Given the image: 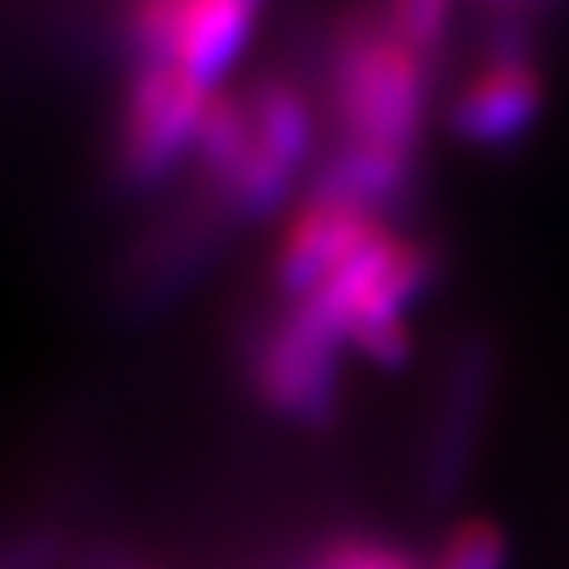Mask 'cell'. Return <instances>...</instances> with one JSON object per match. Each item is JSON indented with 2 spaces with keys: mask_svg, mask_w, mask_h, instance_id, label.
I'll list each match as a JSON object with an SVG mask.
<instances>
[{
  "mask_svg": "<svg viewBox=\"0 0 569 569\" xmlns=\"http://www.w3.org/2000/svg\"><path fill=\"white\" fill-rule=\"evenodd\" d=\"M326 119L291 77L220 89L203 114L190 178L224 224H270L296 207V190L321 161Z\"/></svg>",
  "mask_w": 569,
  "mask_h": 569,
  "instance_id": "obj_1",
  "label": "cell"
},
{
  "mask_svg": "<svg viewBox=\"0 0 569 569\" xmlns=\"http://www.w3.org/2000/svg\"><path fill=\"white\" fill-rule=\"evenodd\" d=\"M321 106L329 143L422 164L435 110V63L397 39L380 9L346 13L326 42Z\"/></svg>",
  "mask_w": 569,
  "mask_h": 569,
  "instance_id": "obj_2",
  "label": "cell"
},
{
  "mask_svg": "<svg viewBox=\"0 0 569 569\" xmlns=\"http://www.w3.org/2000/svg\"><path fill=\"white\" fill-rule=\"evenodd\" d=\"M435 279V249L388 224L338 274H329L296 305L321 329H329L346 346V355H359L380 371H401L413 359L409 312L427 300Z\"/></svg>",
  "mask_w": 569,
  "mask_h": 569,
  "instance_id": "obj_3",
  "label": "cell"
},
{
  "mask_svg": "<svg viewBox=\"0 0 569 569\" xmlns=\"http://www.w3.org/2000/svg\"><path fill=\"white\" fill-rule=\"evenodd\" d=\"M244 380L270 418L300 430H326L342 409L346 346L300 305H279L258 321L244 346Z\"/></svg>",
  "mask_w": 569,
  "mask_h": 569,
  "instance_id": "obj_4",
  "label": "cell"
},
{
  "mask_svg": "<svg viewBox=\"0 0 569 569\" xmlns=\"http://www.w3.org/2000/svg\"><path fill=\"white\" fill-rule=\"evenodd\" d=\"M216 93L169 63H131L114 131V178L148 194L186 173Z\"/></svg>",
  "mask_w": 569,
  "mask_h": 569,
  "instance_id": "obj_5",
  "label": "cell"
},
{
  "mask_svg": "<svg viewBox=\"0 0 569 569\" xmlns=\"http://www.w3.org/2000/svg\"><path fill=\"white\" fill-rule=\"evenodd\" d=\"M262 9L266 0H131L122 42L131 63H169L207 89H228Z\"/></svg>",
  "mask_w": 569,
  "mask_h": 569,
  "instance_id": "obj_6",
  "label": "cell"
},
{
  "mask_svg": "<svg viewBox=\"0 0 569 569\" xmlns=\"http://www.w3.org/2000/svg\"><path fill=\"white\" fill-rule=\"evenodd\" d=\"M545 106L549 89L540 63L531 60L528 34L510 30L507 39L489 42L481 63L460 77V89L443 106V127L472 152H507L540 127Z\"/></svg>",
  "mask_w": 569,
  "mask_h": 569,
  "instance_id": "obj_7",
  "label": "cell"
},
{
  "mask_svg": "<svg viewBox=\"0 0 569 569\" xmlns=\"http://www.w3.org/2000/svg\"><path fill=\"white\" fill-rule=\"evenodd\" d=\"M489 392H493V346L486 338H465L451 350L430 409L427 448H422V486L430 502H451L465 486L486 430Z\"/></svg>",
  "mask_w": 569,
  "mask_h": 569,
  "instance_id": "obj_8",
  "label": "cell"
},
{
  "mask_svg": "<svg viewBox=\"0 0 569 569\" xmlns=\"http://www.w3.org/2000/svg\"><path fill=\"white\" fill-rule=\"evenodd\" d=\"M388 224H392L388 216H376L367 207L326 199V194H305L283 216V232L270 258V283H274L279 305H296L312 296Z\"/></svg>",
  "mask_w": 569,
  "mask_h": 569,
  "instance_id": "obj_9",
  "label": "cell"
},
{
  "mask_svg": "<svg viewBox=\"0 0 569 569\" xmlns=\"http://www.w3.org/2000/svg\"><path fill=\"white\" fill-rule=\"evenodd\" d=\"M380 13L397 39L409 42L422 60L439 68L451 47V30H456V0H385Z\"/></svg>",
  "mask_w": 569,
  "mask_h": 569,
  "instance_id": "obj_10",
  "label": "cell"
},
{
  "mask_svg": "<svg viewBox=\"0 0 569 569\" xmlns=\"http://www.w3.org/2000/svg\"><path fill=\"white\" fill-rule=\"evenodd\" d=\"M507 561L510 545L502 528H493L489 519H468L460 528H451L430 569H507Z\"/></svg>",
  "mask_w": 569,
  "mask_h": 569,
  "instance_id": "obj_11",
  "label": "cell"
},
{
  "mask_svg": "<svg viewBox=\"0 0 569 569\" xmlns=\"http://www.w3.org/2000/svg\"><path fill=\"white\" fill-rule=\"evenodd\" d=\"M63 561V536L47 528L18 531L0 540V569H56Z\"/></svg>",
  "mask_w": 569,
  "mask_h": 569,
  "instance_id": "obj_12",
  "label": "cell"
},
{
  "mask_svg": "<svg viewBox=\"0 0 569 569\" xmlns=\"http://www.w3.org/2000/svg\"><path fill=\"white\" fill-rule=\"evenodd\" d=\"M317 569H418L401 549H388L376 540H346L321 557Z\"/></svg>",
  "mask_w": 569,
  "mask_h": 569,
  "instance_id": "obj_13",
  "label": "cell"
}]
</instances>
